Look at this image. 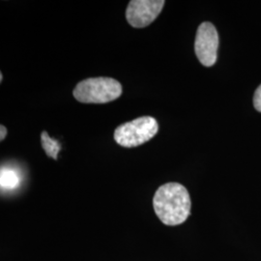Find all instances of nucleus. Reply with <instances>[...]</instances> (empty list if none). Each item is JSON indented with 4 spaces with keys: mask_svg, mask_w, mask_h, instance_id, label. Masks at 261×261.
<instances>
[{
    "mask_svg": "<svg viewBox=\"0 0 261 261\" xmlns=\"http://www.w3.org/2000/svg\"><path fill=\"white\" fill-rule=\"evenodd\" d=\"M2 79H3V75L1 74V75H0V81H1V82H2Z\"/></svg>",
    "mask_w": 261,
    "mask_h": 261,
    "instance_id": "9d476101",
    "label": "nucleus"
},
{
    "mask_svg": "<svg viewBox=\"0 0 261 261\" xmlns=\"http://www.w3.org/2000/svg\"><path fill=\"white\" fill-rule=\"evenodd\" d=\"M41 144L47 156L56 161L57 155L61 149V144L57 140L51 139L45 130L41 134Z\"/></svg>",
    "mask_w": 261,
    "mask_h": 261,
    "instance_id": "0eeeda50",
    "label": "nucleus"
},
{
    "mask_svg": "<svg viewBox=\"0 0 261 261\" xmlns=\"http://www.w3.org/2000/svg\"><path fill=\"white\" fill-rule=\"evenodd\" d=\"M157 120L151 116H142L118 126L114 130V140L123 147L132 148L142 145L158 133Z\"/></svg>",
    "mask_w": 261,
    "mask_h": 261,
    "instance_id": "7ed1b4c3",
    "label": "nucleus"
},
{
    "mask_svg": "<svg viewBox=\"0 0 261 261\" xmlns=\"http://www.w3.org/2000/svg\"><path fill=\"white\" fill-rule=\"evenodd\" d=\"M165 3L164 0H132L126 11L127 21L133 28H146L158 18Z\"/></svg>",
    "mask_w": 261,
    "mask_h": 261,
    "instance_id": "39448f33",
    "label": "nucleus"
},
{
    "mask_svg": "<svg viewBox=\"0 0 261 261\" xmlns=\"http://www.w3.org/2000/svg\"><path fill=\"white\" fill-rule=\"evenodd\" d=\"M253 105L256 111L261 112V85L256 89L253 97Z\"/></svg>",
    "mask_w": 261,
    "mask_h": 261,
    "instance_id": "6e6552de",
    "label": "nucleus"
},
{
    "mask_svg": "<svg viewBox=\"0 0 261 261\" xmlns=\"http://www.w3.org/2000/svg\"><path fill=\"white\" fill-rule=\"evenodd\" d=\"M19 174L12 168H2L0 172V185L4 190H14L19 185Z\"/></svg>",
    "mask_w": 261,
    "mask_h": 261,
    "instance_id": "423d86ee",
    "label": "nucleus"
},
{
    "mask_svg": "<svg viewBox=\"0 0 261 261\" xmlns=\"http://www.w3.org/2000/svg\"><path fill=\"white\" fill-rule=\"evenodd\" d=\"M219 35L211 22H202L196 32L195 51L199 62L205 67L214 65L217 61Z\"/></svg>",
    "mask_w": 261,
    "mask_h": 261,
    "instance_id": "20e7f679",
    "label": "nucleus"
},
{
    "mask_svg": "<svg viewBox=\"0 0 261 261\" xmlns=\"http://www.w3.org/2000/svg\"><path fill=\"white\" fill-rule=\"evenodd\" d=\"M0 130H1V134H0V140H4V139L6 138L7 136V129L4 127V126H0Z\"/></svg>",
    "mask_w": 261,
    "mask_h": 261,
    "instance_id": "1a4fd4ad",
    "label": "nucleus"
},
{
    "mask_svg": "<svg viewBox=\"0 0 261 261\" xmlns=\"http://www.w3.org/2000/svg\"><path fill=\"white\" fill-rule=\"evenodd\" d=\"M73 95L81 103H110L121 96L122 85L112 77H90L76 84Z\"/></svg>",
    "mask_w": 261,
    "mask_h": 261,
    "instance_id": "f03ea898",
    "label": "nucleus"
},
{
    "mask_svg": "<svg viewBox=\"0 0 261 261\" xmlns=\"http://www.w3.org/2000/svg\"><path fill=\"white\" fill-rule=\"evenodd\" d=\"M191 205L186 188L174 182L160 187L153 198L155 213L167 225L183 224L190 216Z\"/></svg>",
    "mask_w": 261,
    "mask_h": 261,
    "instance_id": "f257e3e1",
    "label": "nucleus"
}]
</instances>
